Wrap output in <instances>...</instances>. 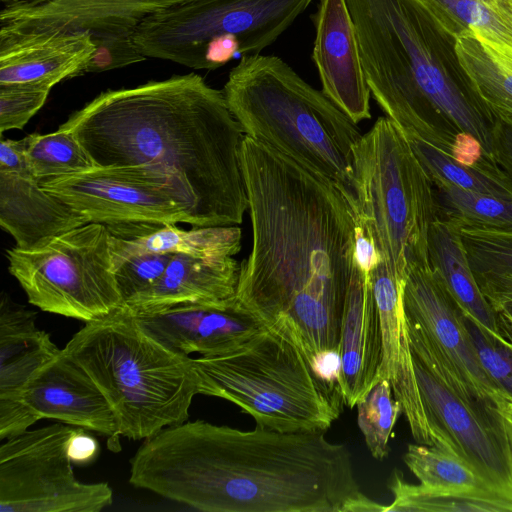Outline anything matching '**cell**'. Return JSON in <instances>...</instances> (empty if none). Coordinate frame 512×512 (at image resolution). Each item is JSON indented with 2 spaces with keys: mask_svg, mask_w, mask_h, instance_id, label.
Instances as JSON below:
<instances>
[{
  "mask_svg": "<svg viewBox=\"0 0 512 512\" xmlns=\"http://www.w3.org/2000/svg\"><path fill=\"white\" fill-rule=\"evenodd\" d=\"M63 351L105 395L120 436L145 440L188 420L200 383L193 358L154 337L125 305L85 323Z\"/></svg>",
  "mask_w": 512,
  "mask_h": 512,
  "instance_id": "obj_6",
  "label": "cell"
},
{
  "mask_svg": "<svg viewBox=\"0 0 512 512\" xmlns=\"http://www.w3.org/2000/svg\"><path fill=\"white\" fill-rule=\"evenodd\" d=\"M95 51L77 76L100 73L135 64L146 59L133 41V33L105 32L91 35Z\"/></svg>",
  "mask_w": 512,
  "mask_h": 512,
  "instance_id": "obj_38",
  "label": "cell"
},
{
  "mask_svg": "<svg viewBox=\"0 0 512 512\" xmlns=\"http://www.w3.org/2000/svg\"><path fill=\"white\" fill-rule=\"evenodd\" d=\"M403 460L420 483L432 489L502 495L492 490L455 454L436 446L408 444Z\"/></svg>",
  "mask_w": 512,
  "mask_h": 512,
  "instance_id": "obj_31",
  "label": "cell"
},
{
  "mask_svg": "<svg viewBox=\"0 0 512 512\" xmlns=\"http://www.w3.org/2000/svg\"><path fill=\"white\" fill-rule=\"evenodd\" d=\"M358 218L392 274L405 284L430 268L428 243L439 216L433 182L403 130L379 117L354 151Z\"/></svg>",
  "mask_w": 512,
  "mask_h": 512,
  "instance_id": "obj_8",
  "label": "cell"
},
{
  "mask_svg": "<svg viewBox=\"0 0 512 512\" xmlns=\"http://www.w3.org/2000/svg\"><path fill=\"white\" fill-rule=\"evenodd\" d=\"M461 234L475 276L512 274V229L461 223Z\"/></svg>",
  "mask_w": 512,
  "mask_h": 512,
  "instance_id": "obj_35",
  "label": "cell"
},
{
  "mask_svg": "<svg viewBox=\"0 0 512 512\" xmlns=\"http://www.w3.org/2000/svg\"><path fill=\"white\" fill-rule=\"evenodd\" d=\"M455 38L473 34L512 64V0H422Z\"/></svg>",
  "mask_w": 512,
  "mask_h": 512,
  "instance_id": "obj_27",
  "label": "cell"
},
{
  "mask_svg": "<svg viewBox=\"0 0 512 512\" xmlns=\"http://www.w3.org/2000/svg\"><path fill=\"white\" fill-rule=\"evenodd\" d=\"M246 136L335 185L358 217L354 151L362 133L280 57L240 59L223 88Z\"/></svg>",
  "mask_w": 512,
  "mask_h": 512,
  "instance_id": "obj_5",
  "label": "cell"
},
{
  "mask_svg": "<svg viewBox=\"0 0 512 512\" xmlns=\"http://www.w3.org/2000/svg\"><path fill=\"white\" fill-rule=\"evenodd\" d=\"M492 136L494 161L512 180V121H494Z\"/></svg>",
  "mask_w": 512,
  "mask_h": 512,
  "instance_id": "obj_40",
  "label": "cell"
},
{
  "mask_svg": "<svg viewBox=\"0 0 512 512\" xmlns=\"http://www.w3.org/2000/svg\"><path fill=\"white\" fill-rule=\"evenodd\" d=\"M193 362L199 394L234 403L258 426L326 431L342 412L340 391L316 375L297 346L271 329Z\"/></svg>",
  "mask_w": 512,
  "mask_h": 512,
  "instance_id": "obj_7",
  "label": "cell"
},
{
  "mask_svg": "<svg viewBox=\"0 0 512 512\" xmlns=\"http://www.w3.org/2000/svg\"><path fill=\"white\" fill-rule=\"evenodd\" d=\"M443 216L462 224L512 229V200L467 191L440 178H431Z\"/></svg>",
  "mask_w": 512,
  "mask_h": 512,
  "instance_id": "obj_33",
  "label": "cell"
},
{
  "mask_svg": "<svg viewBox=\"0 0 512 512\" xmlns=\"http://www.w3.org/2000/svg\"><path fill=\"white\" fill-rule=\"evenodd\" d=\"M403 132L430 178L443 179L467 191L512 200V180L492 160L462 164L449 151Z\"/></svg>",
  "mask_w": 512,
  "mask_h": 512,
  "instance_id": "obj_29",
  "label": "cell"
},
{
  "mask_svg": "<svg viewBox=\"0 0 512 512\" xmlns=\"http://www.w3.org/2000/svg\"><path fill=\"white\" fill-rule=\"evenodd\" d=\"M99 444L97 440L87 434L85 429L77 428L70 438L68 453L73 464L85 465L93 461L98 454Z\"/></svg>",
  "mask_w": 512,
  "mask_h": 512,
  "instance_id": "obj_43",
  "label": "cell"
},
{
  "mask_svg": "<svg viewBox=\"0 0 512 512\" xmlns=\"http://www.w3.org/2000/svg\"><path fill=\"white\" fill-rule=\"evenodd\" d=\"M173 254L144 252L129 256L115 267V276L124 301L148 289L164 273Z\"/></svg>",
  "mask_w": 512,
  "mask_h": 512,
  "instance_id": "obj_39",
  "label": "cell"
},
{
  "mask_svg": "<svg viewBox=\"0 0 512 512\" xmlns=\"http://www.w3.org/2000/svg\"><path fill=\"white\" fill-rule=\"evenodd\" d=\"M106 226L111 234L114 269L129 256L144 252L235 256L241 249L242 232L237 225L194 227L190 230L162 223Z\"/></svg>",
  "mask_w": 512,
  "mask_h": 512,
  "instance_id": "obj_25",
  "label": "cell"
},
{
  "mask_svg": "<svg viewBox=\"0 0 512 512\" xmlns=\"http://www.w3.org/2000/svg\"><path fill=\"white\" fill-rule=\"evenodd\" d=\"M408 321V319H407ZM415 375L436 447L512 498V458L495 402L479 400L408 321Z\"/></svg>",
  "mask_w": 512,
  "mask_h": 512,
  "instance_id": "obj_11",
  "label": "cell"
},
{
  "mask_svg": "<svg viewBox=\"0 0 512 512\" xmlns=\"http://www.w3.org/2000/svg\"><path fill=\"white\" fill-rule=\"evenodd\" d=\"M59 127L97 167L141 166L163 178L193 227L242 223L245 133L223 91L200 75L102 92Z\"/></svg>",
  "mask_w": 512,
  "mask_h": 512,
  "instance_id": "obj_2",
  "label": "cell"
},
{
  "mask_svg": "<svg viewBox=\"0 0 512 512\" xmlns=\"http://www.w3.org/2000/svg\"><path fill=\"white\" fill-rule=\"evenodd\" d=\"M52 86L43 83L0 85V133L22 129L45 104Z\"/></svg>",
  "mask_w": 512,
  "mask_h": 512,
  "instance_id": "obj_37",
  "label": "cell"
},
{
  "mask_svg": "<svg viewBox=\"0 0 512 512\" xmlns=\"http://www.w3.org/2000/svg\"><path fill=\"white\" fill-rule=\"evenodd\" d=\"M36 313L3 294L0 304V440L19 435L35 424L20 402L33 375L60 348L37 328Z\"/></svg>",
  "mask_w": 512,
  "mask_h": 512,
  "instance_id": "obj_19",
  "label": "cell"
},
{
  "mask_svg": "<svg viewBox=\"0 0 512 512\" xmlns=\"http://www.w3.org/2000/svg\"><path fill=\"white\" fill-rule=\"evenodd\" d=\"M77 428L51 424L1 444L0 512H100L111 506L107 482L85 483L74 474L68 444Z\"/></svg>",
  "mask_w": 512,
  "mask_h": 512,
  "instance_id": "obj_12",
  "label": "cell"
},
{
  "mask_svg": "<svg viewBox=\"0 0 512 512\" xmlns=\"http://www.w3.org/2000/svg\"><path fill=\"white\" fill-rule=\"evenodd\" d=\"M312 60L322 92L355 123L371 118V91L346 0H319Z\"/></svg>",
  "mask_w": 512,
  "mask_h": 512,
  "instance_id": "obj_16",
  "label": "cell"
},
{
  "mask_svg": "<svg viewBox=\"0 0 512 512\" xmlns=\"http://www.w3.org/2000/svg\"><path fill=\"white\" fill-rule=\"evenodd\" d=\"M40 185L88 223L188 224L171 187L141 166H96L82 173L41 181Z\"/></svg>",
  "mask_w": 512,
  "mask_h": 512,
  "instance_id": "obj_13",
  "label": "cell"
},
{
  "mask_svg": "<svg viewBox=\"0 0 512 512\" xmlns=\"http://www.w3.org/2000/svg\"><path fill=\"white\" fill-rule=\"evenodd\" d=\"M95 51L85 31L0 38V85L43 83L50 86L77 77Z\"/></svg>",
  "mask_w": 512,
  "mask_h": 512,
  "instance_id": "obj_24",
  "label": "cell"
},
{
  "mask_svg": "<svg viewBox=\"0 0 512 512\" xmlns=\"http://www.w3.org/2000/svg\"><path fill=\"white\" fill-rule=\"evenodd\" d=\"M313 0H187L140 22L133 33L146 58L215 70L261 54Z\"/></svg>",
  "mask_w": 512,
  "mask_h": 512,
  "instance_id": "obj_9",
  "label": "cell"
},
{
  "mask_svg": "<svg viewBox=\"0 0 512 512\" xmlns=\"http://www.w3.org/2000/svg\"><path fill=\"white\" fill-rule=\"evenodd\" d=\"M187 0H25L6 2L0 38L85 31L134 33L146 17Z\"/></svg>",
  "mask_w": 512,
  "mask_h": 512,
  "instance_id": "obj_15",
  "label": "cell"
},
{
  "mask_svg": "<svg viewBox=\"0 0 512 512\" xmlns=\"http://www.w3.org/2000/svg\"><path fill=\"white\" fill-rule=\"evenodd\" d=\"M428 253L431 269L464 315L487 334L501 337L497 314L482 293L471 268L461 222L439 214L431 226Z\"/></svg>",
  "mask_w": 512,
  "mask_h": 512,
  "instance_id": "obj_26",
  "label": "cell"
},
{
  "mask_svg": "<svg viewBox=\"0 0 512 512\" xmlns=\"http://www.w3.org/2000/svg\"><path fill=\"white\" fill-rule=\"evenodd\" d=\"M357 422L366 446L377 460L385 459L396 421L402 413L401 403L394 397L390 382L382 378L356 404Z\"/></svg>",
  "mask_w": 512,
  "mask_h": 512,
  "instance_id": "obj_34",
  "label": "cell"
},
{
  "mask_svg": "<svg viewBox=\"0 0 512 512\" xmlns=\"http://www.w3.org/2000/svg\"><path fill=\"white\" fill-rule=\"evenodd\" d=\"M371 271L353 258L342 317L338 379L343 403L349 408L355 407L380 380L382 330Z\"/></svg>",
  "mask_w": 512,
  "mask_h": 512,
  "instance_id": "obj_21",
  "label": "cell"
},
{
  "mask_svg": "<svg viewBox=\"0 0 512 512\" xmlns=\"http://www.w3.org/2000/svg\"><path fill=\"white\" fill-rule=\"evenodd\" d=\"M20 402L35 423L55 419L109 438L120 436L107 398L63 349L33 375Z\"/></svg>",
  "mask_w": 512,
  "mask_h": 512,
  "instance_id": "obj_18",
  "label": "cell"
},
{
  "mask_svg": "<svg viewBox=\"0 0 512 512\" xmlns=\"http://www.w3.org/2000/svg\"><path fill=\"white\" fill-rule=\"evenodd\" d=\"M385 510L386 506L373 501L361 493L345 505L343 512H385Z\"/></svg>",
  "mask_w": 512,
  "mask_h": 512,
  "instance_id": "obj_46",
  "label": "cell"
},
{
  "mask_svg": "<svg viewBox=\"0 0 512 512\" xmlns=\"http://www.w3.org/2000/svg\"><path fill=\"white\" fill-rule=\"evenodd\" d=\"M26 155L33 176L39 181L73 175L95 168V164L70 130L59 129L25 137Z\"/></svg>",
  "mask_w": 512,
  "mask_h": 512,
  "instance_id": "obj_32",
  "label": "cell"
},
{
  "mask_svg": "<svg viewBox=\"0 0 512 512\" xmlns=\"http://www.w3.org/2000/svg\"><path fill=\"white\" fill-rule=\"evenodd\" d=\"M133 315L154 337L186 355L225 352L266 328L236 295L221 301L182 303Z\"/></svg>",
  "mask_w": 512,
  "mask_h": 512,
  "instance_id": "obj_17",
  "label": "cell"
},
{
  "mask_svg": "<svg viewBox=\"0 0 512 512\" xmlns=\"http://www.w3.org/2000/svg\"><path fill=\"white\" fill-rule=\"evenodd\" d=\"M0 171L32 173L27 161L25 137L20 140L1 139Z\"/></svg>",
  "mask_w": 512,
  "mask_h": 512,
  "instance_id": "obj_41",
  "label": "cell"
},
{
  "mask_svg": "<svg viewBox=\"0 0 512 512\" xmlns=\"http://www.w3.org/2000/svg\"><path fill=\"white\" fill-rule=\"evenodd\" d=\"M5 2H20V1H25V0H4Z\"/></svg>",
  "mask_w": 512,
  "mask_h": 512,
  "instance_id": "obj_47",
  "label": "cell"
},
{
  "mask_svg": "<svg viewBox=\"0 0 512 512\" xmlns=\"http://www.w3.org/2000/svg\"><path fill=\"white\" fill-rule=\"evenodd\" d=\"M129 483L204 512H343L362 492L325 431H243L185 421L145 439Z\"/></svg>",
  "mask_w": 512,
  "mask_h": 512,
  "instance_id": "obj_3",
  "label": "cell"
},
{
  "mask_svg": "<svg viewBox=\"0 0 512 512\" xmlns=\"http://www.w3.org/2000/svg\"><path fill=\"white\" fill-rule=\"evenodd\" d=\"M371 96L405 132L450 152L456 133L494 161L492 123L449 33L422 0H346Z\"/></svg>",
  "mask_w": 512,
  "mask_h": 512,
  "instance_id": "obj_4",
  "label": "cell"
},
{
  "mask_svg": "<svg viewBox=\"0 0 512 512\" xmlns=\"http://www.w3.org/2000/svg\"><path fill=\"white\" fill-rule=\"evenodd\" d=\"M394 496L385 512H512V498L498 494L456 493L411 484L395 469L388 481Z\"/></svg>",
  "mask_w": 512,
  "mask_h": 512,
  "instance_id": "obj_30",
  "label": "cell"
},
{
  "mask_svg": "<svg viewBox=\"0 0 512 512\" xmlns=\"http://www.w3.org/2000/svg\"><path fill=\"white\" fill-rule=\"evenodd\" d=\"M7 259L28 302L42 311L88 323L125 305L105 224L87 223L37 248L14 247Z\"/></svg>",
  "mask_w": 512,
  "mask_h": 512,
  "instance_id": "obj_10",
  "label": "cell"
},
{
  "mask_svg": "<svg viewBox=\"0 0 512 512\" xmlns=\"http://www.w3.org/2000/svg\"><path fill=\"white\" fill-rule=\"evenodd\" d=\"M495 407L502 421L512 458V398L501 395L495 401Z\"/></svg>",
  "mask_w": 512,
  "mask_h": 512,
  "instance_id": "obj_45",
  "label": "cell"
},
{
  "mask_svg": "<svg viewBox=\"0 0 512 512\" xmlns=\"http://www.w3.org/2000/svg\"><path fill=\"white\" fill-rule=\"evenodd\" d=\"M497 314L502 336L512 345V301H503L491 305Z\"/></svg>",
  "mask_w": 512,
  "mask_h": 512,
  "instance_id": "obj_44",
  "label": "cell"
},
{
  "mask_svg": "<svg viewBox=\"0 0 512 512\" xmlns=\"http://www.w3.org/2000/svg\"><path fill=\"white\" fill-rule=\"evenodd\" d=\"M450 155L456 161L467 165L477 164L487 158L490 159L486 155L479 140L465 132L456 133L451 146Z\"/></svg>",
  "mask_w": 512,
  "mask_h": 512,
  "instance_id": "obj_42",
  "label": "cell"
},
{
  "mask_svg": "<svg viewBox=\"0 0 512 512\" xmlns=\"http://www.w3.org/2000/svg\"><path fill=\"white\" fill-rule=\"evenodd\" d=\"M240 264L231 255L173 254L159 280L125 302L133 314L152 313L195 302H215L236 295Z\"/></svg>",
  "mask_w": 512,
  "mask_h": 512,
  "instance_id": "obj_22",
  "label": "cell"
},
{
  "mask_svg": "<svg viewBox=\"0 0 512 512\" xmlns=\"http://www.w3.org/2000/svg\"><path fill=\"white\" fill-rule=\"evenodd\" d=\"M87 220L46 191L32 173L0 171V225L20 249H33L87 224Z\"/></svg>",
  "mask_w": 512,
  "mask_h": 512,
  "instance_id": "obj_23",
  "label": "cell"
},
{
  "mask_svg": "<svg viewBox=\"0 0 512 512\" xmlns=\"http://www.w3.org/2000/svg\"><path fill=\"white\" fill-rule=\"evenodd\" d=\"M371 282L382 330L380 379L390 382L416 443L435 446L414 370L403 301L405 284L392 274L381 257L371 271Z\"/></svg>",
  "mask_w": 512,
  "mask_h": 512,
  "instance_id": "obj_20",
  "label": "cell"
},
{
  "mask_svg": "<svg viewBox=\"0 0 512 512\" xmlns=\"http://www.w3.org/2000/svg\"><path fill=\"white\" fill-rule=\"evenodd\" d=\"M456 52L491 123L512 121V64L473 34L456 38Z\"/></svg>",
  "mask_w": 512,
  "mask_h": 512,
  "instance_id": "obj_28",
  "label": "cell"
},
{
  "mask_svg": "<svg viewBox=\"0 0 512 512\" xmlns=\"http://www.w3.org/2000/svg\"><path fill=\"white\" fill-rule=\"evenodd\" d=\"M403 301L408 321L474 397L495 402L504 395L479 361L463 312L431 267H416L409 273Z\"/></svg>",
  "mask_w": 512,
  "mask_h": 512,
  "instance_id": "obj_14",
  "label": "cell"
},
{
  "mask_svg": "<svg viewBox=\"0 0 512 512\" xmlns=\"http://www.w3.org/2000/svg\"><path fill=\"white\" fill-rule=\"evenodd\" d=\"M464 322L483 369L501 392L512 398L511 343L503 336L494 337L487 334L466 315H464Z\"/></svg>",
  "mask_w": 512,
  "mask_h": 512,
  "instance_id": "obj_36",
  "label": "cell"
},
{
  "mask_svg": "<svg viewBox=\"0 0 512 512\" xmlns=\"http://www.w3.org/2000/svg\"><path fill=\"white\" fill-rule=\"evenodd\" d=\"M241 165L253 241L236 297L311 364L340 351L356 215L331 182L246 135Z\"/></svg>",
  "mask_w": 512,
  "mask_h": 512,
  "instance_id": "obj_1",
  "label": "cell"
}]
</instances>
